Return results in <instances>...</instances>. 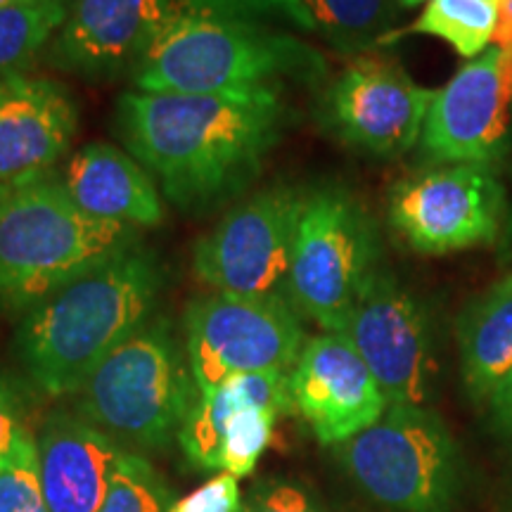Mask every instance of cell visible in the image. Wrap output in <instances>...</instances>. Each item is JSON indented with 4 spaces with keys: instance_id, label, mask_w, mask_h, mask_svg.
I'll use <instances>...</instances> for the list:
<instances>
[{
    "instance_id": "cell-1",
    "label": "cell",
    "mask_w": 512,
    "mask_h": 512,
    "mask_svg": "<svg viewBox=\"0 0 512 512\" xmlns=\"http://www.w3.org/2000/svg\"><path fill=\"white\" fill-rule=\"evenodd\" d=\"M283 93H124L117 133L162 195L204 214L245 192L287 128Z\"/></svg>"
},
{
    "instance_id": "cell-2",
    "label": "cell",
    "mask_w": 512,
    "mask_h": 512,
    "mask_svg": "<svg viewBox=\"0 0 512 512\" xmlns=\"http://www.w3.org/2000/svg\"><path fill=\"white\" fill-rule=\"evenodd\" d=\"M164 287L162 259L128 245L50 294L19 320L12 351L46 396H74L102 361L155 318Z\"/></svg>"
},
{
    "instance_id": "cell-3",
    "label": "cell",
    "mask_w": 512,
    "mask_h": 512,
    "mask_svg": "<svg viewBox=\"0 0 512 512\" xmlns=\"http://www.w3.org/2000/svg\"><path fill=\"white\" fill-rule=\"evenodd\" d=\"M328 76L325 55L290 31L176 5L133 69L143 93H283Z\"/></svg>"
},
{
    "instance_id": "cell-4",
    "label": "cell",
    "mask_w": 512,
    "mask_h": 512,
    "mask_svg": "<svg viewBox=\"0 0 512 512\" xmlns=\"http://www.w3.org/2000/svg\"><path fill=\"white\" fill-rule=\"evenodd\" d=\"M136 242V228L86 214L55 171L0 181V311L24 316Z\"/></svg>"
},
{
    "instance_id": "cell-5",
    "label": "cell",
    "mask_w": 512,
    "mask_h": 512,
    "mask_svg": "<svg viewBox=\"0 0 512 512\" xmlns=\"http://www.w3.org/2000/svg\"><path fill=\"white\" fill-rule=\"evenodd\" d=\"M197 399L185 342L155 316L114 349L74 394V413L124 451H166Z\"/></svg>"
},
{
    "instance_id": "cell-6",
    "label": "cell",
    "mask_w": 512,
    "mask_h": 512,
    "mask_svg": "<svg viewBox=\"0 0 512 512\" xmlns=\"http://www.w3.org/2000/svg\"><path fill=\"white\" fill-rule=\"evenodd\" d=\"M380 268V230L363 202L342 185L306 192L287 278L292 309L323 332H344Z\"/></svg>"
},
{
    "instance_id": "cell-7",
    "label": "cell",
    "mask_w": 512,
    "mask_h": 512,
    "mask_svg": "<svg viewBox=\"0 0 512 512\" xmlns=\"http://www.w3.org/2000/svg\"><path fill=\"white\" fill-rule=\"evenodd\" d=\"M337 460L392 512H451L463 482L460 448L430 406H387L375 425L337 446Z\"/></svg>"
},
{
    "instance_id": "cell-8",
    "label": "cell",
    "mask_w": 512,
    "mask_h": 512,
    "mask_svg": "<svg viewBox=\"0 0 512 512\" xmlns=\"http://www.w3.org/2000/svg\"><path fill=\"white\" fill-rule=\"evenodd\" d=\"M185 354L200 394L233 377L292 373L306 344L302 316L287 299L209 292L185 309Z\"/></svg>"
},
{
    "instance_id": "cell-9",
    "label": "cell",
    "mask_w": 512,
    "mask_h": 512,
    "mask_svg": "<svg viewBox=\"0 0 512 512\" xmlns=\"http://www.w3.org/2000/svg\"><path fill=\"white\" fill-rule=\"evenodd\" d=\"M304 190L273 183L235 204L192 249V273L211 292L287 299Z\"/></svg>"
},
{
    "instance_id": "cell-10",
    "label": "cell",
    "mask_w": 512,
    "mask_h": 512,
    "mask_svg": "<svg viewBox=\"0 0 512 512\" xmlns=\"http://www.w3.org/2000/svg\"><path fill=\"white\" fill-rule=\"evenodd\" d=\"M508 216V192L491 166L434 164L394 183L387 221L408 247L441 256L494 245Z\"/></svg>"
},
{
    "instance_id": "cell-11",
    "label": "cell",
    "mask_w": 512,
    "mask_h": 512,
    "mask_svg": "<svg viewBox=\"0 0 512 512\" xmlns=\"http://www.w3.org/2000/svg\"><path fill=\"white\" fill-rule=\"evenodd\" d=\"M342 335L366 361L387 406H430L439 377L432 320L392 271L382 266L373 275Z\"/></svg>"
},
{
    "instance_id": "cell-12",
    "label": "cell",
    "mask_w": 512,
    "mask_h": 512,
    "mask_svg": "<svg viewBox=\"0 0 512 512\" xmlns=\"http://www.w3.org/2000/svg\"><path fill=\"white\" fill-rule=\"evenodd\" d=\"M434 100L392 57H351L320 98V124L363 155L394 159L420 145Z\"/></svg>"
},
{
    "instance_id": "cell-13",
    "label": "cell",
    "mask_w": 512,
    "mask_h": 512,
    "mask_svg": "<svg viewBox=\"0 0 512 512\" xmlns=\"http://www.w3.org/2000/svg\"><path fill=\"white\" fill-rule=\"evenodd\" d=\"M290 375L280 370L242 375L209 394L197 392L178 432L185 458L219 475H252L271 444L275 422L297 413Z\"/></svg>"
},
{
    "instance_id": "cell-14",
    "label": "cell",
    "mask_w": 512,
    "mask_h": 512,
    "mask_svg": "<svg viewBox=\"0 0 512 512\" xmlns=\"http://www.w3.org/2000/svg\"><path fill=\"white\" fill-rule=\"evenodd\" d=\"M512 147V53L491 46L434 91L420 136L432 164L491 166Z\"/></svg>"
},
{
    "instance_id": "cell-15",
    "label": "cell",
    "mask_w": 512,
    "mask_h": 512,
    "mask_svg": "<svg viewBox=\"0 0 512 512\" xmlns=\"http://www.w3.org/2000/svg\"><path fill=\"white\" fill-rule=\"evenodd\" d=\"M290 380L297 413L325 446L344 444L387 411L380 384L342 332L306 339Z\"/></svg>"
},
{
    "instance_id": "cell-16",
    "label": "cell",
    "mask_w": 512,
    "mask_h": 512,
    "mask_svg": "<svg viewBox=\"0 0 512 512\" xmlns=\"http://www.w3.org/2000/svg\"><path fill=\"white\" fill-rule=\"evenodd\" d=\"M176 0H74L48 48V62L81 79H117L136 69Z\"/></svg>"
},
{
    "instance_id": "cell-17",
    "label": "cell",
    "mask_w": 512,
    "mask_h": 512,
    "mask_svg": "<svg viewBox=\"0 0 512 512\" xmlns=\"http://www.w3.org/2000/svg\"><path fill=\"white\" fill-rule=\"evenodd\" d=\"M79 131L72 93L29 72L0 74V181L53 171Z\"/></svg>"
},
{
    "instance_id": "cell-18",
    "label": "cell",
    "mask_w": 512,
    "mask_h": 512,
    "mask_svg": "<svg viewBox=\"0 0 512 512\" xmlns=\"http://www.w3.org/2000/svg\"><path fill=\"white\" fill-rule=\"evenodd\" d=\"M50 512H98L124 448L76 413L57 411L36 434Z\"/></svg>"
},
{
    "instance_id": "cell-19",
    "label": "cell",
    "mask_w": 512,
    "mask_h": 512,
    "mask_svg": "<svg viewBox=\"0 0 512 512\" xmlns=\"http://www.w3.org/2000/svg\"><path fill=\"white\" fill-rule=\"evenodd\" d=\"M60 178L72 200L95 219L136 230L164 221V197L155 176L131 152L110 143L76 150Z\"/></svg>"
},
{
    "instance_id": "cell-20",
    "label": "cell",
    "mask_w": 512,
    "mask_h": 512,
    "mask_svg": "<svg viewBox=\"0 0 512 512\" xmlns=\"http://www.w3.org/2000/svg\"><path fill=\"white\" fill-rule=\"evenodd\" d=\"M456 339L465 392L482 403L512 373V273L463 306Z\"/></svg>"
},
{
    "instance_id": "cell-21",
    "label": "cell",
    "mask_w": 512,
    "mask_h": 512,
    "mask_svg": "<svg viewBox=\"0 0 512 512\" xmlns=\"http://www.w3.org/2000/svg\"><path fill=\"white\" fill-rule=\"evenodd\" d=\"M498 22V0H425L418 19L403 34L434 36L460 57L475 60L489 50Z\"/></svg>"
},
{
    "instance_id": "cell-22",
    "label": "cell",
    "mask_w": 512,
    "mask_h": 512,
    "mask_svg": "<svg viewBox=\"0 0 512 512\" xmlns=\"http://www.w3.org/2000/svg\"><path fill=\"white\" fill-rule=\"evenodd\" d=\"M69 0L0 8V74L27 72L67 19Z\"/></svg>"
},
{
    "instance_id": "cell-23",
    "label": "cell",
    "mask_w": 512,
    "mask_h": 512,
    "mask_svg": "<svg viewBox=\"0 0 512 512\" xmlns=\"http://www.w3.org/2000/svg\"><path fill=\"white\" fill-rule=\"evenodd\" d=\"M169 508L171 489L157 467L140 453L124 451L98 512H166Z\"/></svg>"
},
{
    "instance_id": "cell-24",
    "label": "cell",
    "mask_w": 512,
    "mask_h": 512,
    "mask_svg": "<svg viewBox=\"0 0 512 512\" xmlns=\"http://www.w3.org/2000/svg\"><path fill=\"white\" fill-rule=\"evenodd\" d=\"M0 512H50L38 470L36 437L0 463Z\"/></svg>"
},
{
    "instance_id": "cell-25",
    "label": "cell",
    "mask_w": 512,
    "mask_h": 512,
    "mask_svg": "<svg viewBox=\"0 0 512 512\" xmlns=\"http://www.w3.org/2000/svg\"><path fill=\"white\" fill-rule=\"evenodd\" d=\"M240 512H330L325 503L306 489L304 484L290 479H266L256 484L242 501Z\"/></svg>"
},
{
    "instance_id": "cell-26",
    "label": "cell",
    "mask_w": 512,
    "mask_h": 512,
    "mask_svg": "<svg viewBox=\"0 0 512 512\" xmlns=\"http://www.w3.org/2000/svg\"><path fill=\"white\" fill-rule=\"evenodd\" d=\"M240 508L242 494L238 479L221 472V475L197 486L192 494L183 496L181 501L171 503V508L166 512H240Z\"/></svg>"
},
{
    "instance_id": "cell-27",
    "label": "cell",
    "mask_w": 512,
    "mask_h": 512,
    "mask_svg": "<svg viewBox=\"0 0 512 512\" xmlns=\"http://www.w3.org/2000/svg\"><path fill=\"white\" fill-rule=\"evenodd\" d=\"M34 437L27 425L24 403L0 370V463H5L24 441Z\"/></svg>"
},
{
    "instance_id": "cell-28",
    "label": "cell",
    "mask_w": 512,
    "mask_h": 512,
    "mask_svg": "<svg viewBox=\"0 0 512 512\" xmlns=\"http://www.w3.org/2000/svg\"><path fill=\"white\" fill-rule=\"evenodd\" d=\"M491 408V415H494L496 427L503 434H508L512 439V373L505 377V380L498 384V387L491 392L489 399H486Z\"/></svg>"
},
{
    "instance_id": "cell-29",
    "label": "cell",
    "mask_w": 512,
    "mask_h": 512,
    "mask_svg": "<svg viewBox=\"0 0 512 512\" xmlns=\"http://www.w3.org/2000/svg\"><path fill=\"white\" fill-rule=\"evenodd\" d=\"M491 46L512 53V0H498V22Z\"/></svg>"
},
{
    "instance_id": "cell-30",
    "label": "cell",
    "mask_w": 512,
    "mask_h": 512,
    "mask_svg": "<svg viewBox=\"0 0 512 512\" xmlns=\"http://www.w3.org/2000/svg\"><path fill=\"white\" fill-rule=\"evenodd\" d=\"M38 3V0H0V8H12V5H29Z\"/></svg>"
},
{
    "instance_id": "cell-31",
    "label": "cell",
    "mask_w": 512,
    "mask_h": 512,
    "mask_svg": "<svg viewBox=\"0 0 512 512\" xmlns=\"http://www.w3.org/2000/svg\"><path fill=\"white\" fill-rule=\"evenodd\" d=\"M399 3H401L403 10H408V8H415V5L425 3V0H399Z\"/></svg>"
}]
</instances>
